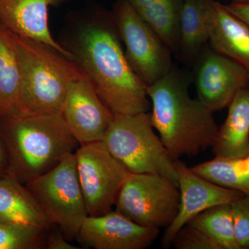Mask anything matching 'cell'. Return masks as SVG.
<instances>
[{"instance_id": "6da1fadb", "label": "cell", "mask_w": 249, "mask_h": 249, "mask_svg": "<svg viewBox=\"0 0 249 249\" xmlns=\"http://www.w3.org/2000/svg\"><path fill=\"white\" fill-rule=\"evenodd\" d=\"M61 45L113 114L148 112L147 86L129 66L112 12L96 9L72 18Z\"/></svg>"}, {"instance_id": "7a4b0ae2", "label": "cell", "mask_w": 249, "mask_h": 249, "mask_svg": "<svg viewBox=\"0 0 249 249\" xmlns=\"http://www.w3.org/2000/svg\"><path fill=\"white\" fill-rule=\"evenodd\" d=\"M190 77L173 67L147 87L152 126L174 160L212 147L218 127L213 111L189 93Z\"/></svg>"}, {"instance_id": "3957f363", "label": "cell", "mask_w": 249, "mask_h": 249, "mask_svg": "<svg viewBox=\"0 0 249 249\" xmlns=\"http://www.w3.org/2000/svg\"><path fill=\"white\" fill-rule=\"evenodd\" d=\"M6 175L26 184L53 169L79 145L61 114L4 118Z\"/></svg>"}, {"instance_id": "277c9868", "label": "cell", "mask_w": 249, "mask_h": 249, "mask_svg": "<svg viewBox=\"0 0 249 249\" xmlns=\"http://www.w3.org/2000/svg\"><path fill=\"white\" fill-rule=\"evenodd\" d=\"M13 34L22 71L19 115L60 114L70 82L83 71L52 47Z\"/></svg>"}, {"instance_id": "5b68a950", "label": "cell", "mask_w": 249, "mask_h": 249, "mask_svg": "<svg viewBox=\"0 0 249 249\" xmlns=\"http://www.w3.org/2000/svg\"><path fill=\"white\" fill-rule=\"evenodd\" d=\"M102 142L130 173L160 175L178 186L176 160L155 134L150 113L114 114Z\"/></svg>"}, {"instance_id": "8992f818", "label": "cell", "mask_w": 249, "mask_h": 249, "mask_svg": "<svg viewBox=\"0 0 249 249\" xmlns=\"http://www.w3.org/2000/svg\"><path fill=\"white\" fill-rule=\"evenodd\" d=\"M24 185L50 222L59 227L67 240L76 239L88 214L74 153L69 154L53 169Z\"/></svg>"}, {"instance_id": "52a82bcc", "label": "cell", "mask_w": 249, "mask_h": 249, "mask_svg": "<svg viewBox=\"0 0 249 249\" xmlns=\"http://www.w3.org/2000/svg\"><path fill=\"white\" fill-rule=\"evenodd\" d=\"M178 186L170 178L148 173L129 174L116 199V211L145 227H169L178 215Z\"/></svg>"}, {"instance_id": "ba28073f", "label": "cell", "mask_w": 249, "mask_h": 249, "mask_svg": "<svg viewBox=\"0 0 249 249\" xmlns=\"http://www.w3.org/2000/svg\"><path fill=\"white\" fill-rule=\"evenodd\" d=\"M126 58L134 73L146 86L173 69L172 52L155 31L128 1L119 0L112 11Z\"/></svg>"}, {"instance_id": "9c48e42d", "label": "cell", "mask_w": 249, "mask_h": 249, "mask_svg": "<svg viewBox=\"0 0 249 249\" xmlns=\"http://www.w3.org/2000/svg\"><path fill=\"white\" fill-rule=\"evenodd\" d=\"M74 155L88 216L110 212L130 172L111 155L103 142L80 145Z\"/></svg>"}, {"instance_id": "30bf717a", "label": "cell", "mask_w": 249, "mask_h": 249, "mask_svg": "<svg viewBox=\"0 0 249 249\" xmlns=\"http://www.w3.org/2000/svg\"><path fill=\"white\" fill-rule=\"evenodd\" d=\"M60 114L80 145L102 142L114 116L83 71L70 82Z\"/></svg>"}, {"instance_id": "8fae6325", "label": "cell", "mask_w": 249, "mask_h": 249, "mask_svg": "<svg viewBox=\"0 0 249 249\" xmlns=\"http://www.w3.org/2000/svg\"><path fill=\"white\" fill-rule=\"evenodd\" d=\"M197 98L214 112L228 107L237 91L249 86L247 71L213 49L206 51L196 75Z\"/></svg>"}, {"instance_id": "7c38bea8", "label": "cell", "mask_w": 249, "mask_h": 249, "mask_svg": "<svg viewBox=\"0 0 249 249\" xmlns=\"http://www.w3.org/2000/svg\"><path fill=\"white\" fill-rule=\"evenodd\" d=\"M159 232L157 228L142 227L111 211L85 218L76 239L95 249H145L155 242Z\"/></svg>"}, {"instance_id": "4fadbf2b", "label": "cell", "mask_w": 249, "mask_h": 249, "mask_svg": "<svg viewBox=\"0 0 249 249\" xmlns=\"http://www.w3.org/2000/svg\"><path fill=\"white\" fill-rule=\"evenodd\" d=\"M176 167L178 175L179 209L175 220L163 235L162 242L165 247L171 245L177 232L197 214L217 205L231 204L245 196L240 191L223 188L208 181L181 162L176 160Z\"/></svg>"}, {"instance_id": "5bb4252c", "label": "cell", "mask_w": 249, "mask_h": 249, "mask_svg": "<svg viewBox=\"0 0 249 249\" xmlns=\"http://www.w3.org/2000/svg\"><path fill=\"white\" fill-rule=\"evenodd\" d=\"M67 0H0V22L11 32L52 47L74 62L73 56L52 36L49 27L51 6Z\"/></svg>"}, {"instance_id": "9a60e30c", "label": "cell", "mask_w": 249, "mask_h": 249, "mask_svg": "<svg viewBox=\"0 0 249 249\" xmlns=\"http://www.w3.org/2000/svg\"><path fill=\"white\" fill-rule=\"evenodd\" d=\"M211 12V47L243 67L249 76V26L214 0Z\"/></svg>"}, {"instance_id": "2e32d148", "label": "cell", "mask_w": 249, "mask_h": 249, "mask_svg": "<svg viewBox=\"0 0 249 249\" xmlns=\"http://www.w3.org/2000/svg\"><path fill=\"white\" fill-rule=\"evenodd\" d=\"M0 222L45 231L53 226L27 187L9 175L0 178Z\"/></svg>"}, {"instance_id": "e0dca14e", "label": "cell", "mask_w": 249, "mask_h": 249, "mask_svg": "<svg viewBox=\"0 0 249 249\" xmlns=\"http://www.w3.org/2000/svg\"><path fill=\"white\" fill-rule=\"evenodd\" d=\"M229 107L227 119L212 145L216 157L242 159L249 155V86L239 90Z\"/></svg>"}, {"instance_id": "ac0fdd59", "label": "cell", "mask_w": 249, "mask_h": 249, "mask_svg": "<svg viewBox=\"0 0 249 249\" xmlns=\"http://www.w3.org/2000/svg\"><path fill=\"white\" fill-rule=\"evenodd\" d=\"M22 71L14 34L0 22V116L19 115Z\"/></svg>"}, {"instance_id": "d6986e66", "label": "cell", "mask_w": 249, "mask_h": 249, "mask_svg": "<svg viewBox=\"0 0 249 249\" xmlns=\"http://www.w3.org/2000/svg\"><path fill=\"white\" fill-rule=\"evenodd\" d=\"M211 29V0H183L178 53L187 61L196 59L209 40Z\"/></svg>"}, {"instance_id": "ffe728a7", "label": "cell", "mask_w": 249, "mask_h": 249, "mask_svg": "<svg viewBox=\"0 0 249 249\" xmlns=\"http://www.w3.org/2000/svg\"><path fill=\"white\" fill-rule=\"evenodd\" d=\"M201 178L217 186L249 195V173L242 159L216 157L191 168Z\"/></svg>"}, {"instance_id": "44dd1931", "label": "cell", "mask_w": 249, "mask_h": 249, "mask_svg": "<svg viewBox=\"0 0 249 249\" xmlns=\"http://www.w3.org/2000/svg\"><path fill=\"white\" fill-rule=\"evenodd\" d=\"M188 224L212 237L222 249H240L235 240L231 204L213 206L193 218Z\"/></svg>"}, {"instance_id": "7402d4cb", "label": "cell", "mask_w": 249, "mask_h": 249, "mask_svg": "<svg viewBox=\"0 0 249 249\" xmlns=\"http://www.w3.org/2000/svg\"><path fill=\"white\" fill-rule=\"evenodd\" d=\"M47 232L36 228L0 222V249L45 248Z\"/></svg>"}, {"instance_id": "603a6c76", "label": "cell", "mask_w": 249, "mask_h": 249, "mask_svg": "<svg viewBox=\"0 0 249 249\" xmlns=\"http://www.w3.org/2000/svg\"><path fill=\"white\" fill-rule=\"evenodd\" d=\"M170 246L177 249H222L212 237L190 224L177 232Z\"/></svg>"}, {"instance_id": "cb8c5ba5", "label": "cell", "mask_w": 249, "mask_h": 249, "mask_svg": "<svg viewBox=\"0 0 249 249\" xmlns=\"http://www.w3.org/2000/svg\"><path fill=\"white\" fill-rule=\"evenodd\" d=\"M236 242L240 249H249V195L231 203Z\"/></svg>"}, {"instance_id": "d4e9b609", "label": "cell", "mask_w": 249, "mask_h": 249, "mask_svg": "<svg viewBox=\"0 0 249 249\" xmlns=\"http://www.w3.org/2000/svg\"><path fill=\"white\" fill-rule=\"evenodd\" d=\"M45 248L48 249H80V247L73 246L61 231L49 234L46 237Z\"/></svg>"}, {"instance_id": "484cf974", "label": "cell", "mask_w": 249, "mask_h": 249, "mask_svg": "<svg viewBox=\"0 0 249 249\" xmlns=\"http://www.w3.org/2000/svg\"><path fill=\"white\" fill-rule=\"evenodd\" d=\"M224 6L229 12L249 26V1H232L231 4L224 5Z\"/></svg>"}, {"instance_id": "4316f807", "label": "cell", "mask_w": 249, "mask_h": 249, "mask_svg": "<svg viewBox=\"0 0 249 249\" xmlns=\"http://www.w3.org/2000/svg\"><path fill=\"white\" fill-rule=\"evenodd\" d=\"M126 1H128L129 4L132 5L134 9L137 11V13L140 14L143 11L151 9L160 3L170 1V0H126ZM180 1H183V0H180Z\"/></svg>"}, {"instance_id": "83f0119b", "label": "cell", "mask_w": 249, "mask_h": 249, "mask_svg": "<svg viewBox=\"0 0 249 249\" xmlns=\"http://www.w3.org/2000/svg\"><path fill=\"white\" fill-rule=\"evenodd\" d=\"M3 145L2 140L0 139V178L6 175L8 171L7 157Z\"/></svg>"}, {"instance_id": "f1b7e54d", "label": "cell", "mask_w": 249, "mask_h": 249, "mask_svg": "<svg viewBox=\"0 0 249 249\" xmlns=\"http://www.w3.org/2000/svg\"><path fill=\"white\" fill-rule=\"evenodd\" d=\"M242 162L244 168H245V169L249 173V155L245 157V158H242Z\"/></svg>"}, {"instance_id": "f546056e", "label": "cell", "mask_w": 249, "mask_h": 249, "mask_svg": "<svg viewBox=\"0 0 249 249\" xmlns=\"http://www.w3.org/2000/svg\"><path fill=\"white\" fill-rule=\"evenodd\" d=\"M232 1H237V2H238V1H249V0H232Z\"/></svg>"}]
</instances>
